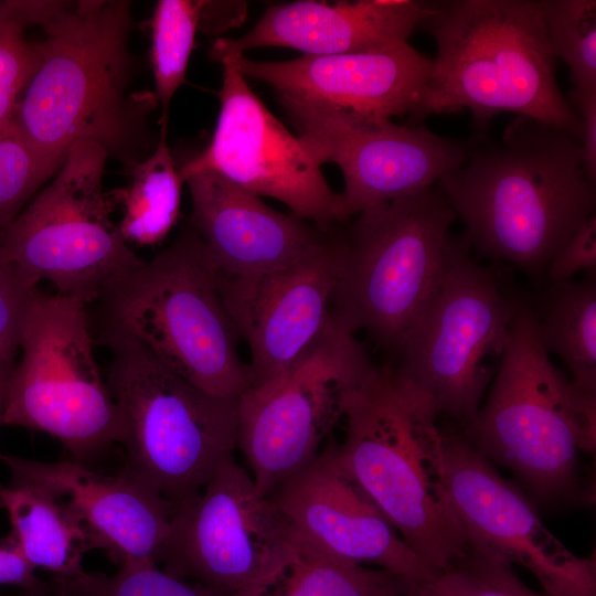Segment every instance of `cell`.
Here are the masks:
<instances>
[{"label":"cell","mask_w":596,"mask_h":596,"mask_svg":"<svg viewBox=\"0 0 596 596\" xmlns=\"http://www.w3.org/2000/svg\"><path fill=\"white\" fill-rule=\"evenodd\" d=\"M131 2L61 1L41 26V61L19 103L14 134L38 151L65 159L92 141L127 169L152 151L155 93L131 89Z\"/></svg>","instance_id":"cell-1"},{"label":"cell","mask_w":596,"mask_h":596,"mask_svg":"<svg viewBox=\"0 0 596 596\" xmlns=\"http://www.w3.org/2000/svg\"><path fill=\"white\" fill-rule=\"evenodd\" d=\"M437 184L471 248L528 273L546 268L596 204L578 141L523 116L498 140L473 137L464 162Z\"/></svg>","instance_id":"cell-2"},{"label":"cell","mask_w":596,"mask_h":596,"mask_svg":"<svg viewBox=\"0 0 596 596\" xmlns=\"http://www.w3.org/2000/svg\"><path fill=\"white\" fill-rule=\"evenodd\" d=\"M419 28L437 53L412 123L468 109L483 128L511 113L578 141L579 119L557 84L542 0L433 1Z\"/></svg>","instance_id":"cell-3"},{"label":"cell","mask_w":596,"mask_h":596,"mask_svg":"<svg viewBox=\"0 0 596 596\" xmlns=\"http://www.w3.org/2000/svg\"><path fill=\"white\" fill-rule=\"evenodd\" d=\"M432 398L392 366H375L344 414L341 462L407 546L437 572L470 551L446 477Z\"/></svg>","instance_id":"cell-4"},{"label":"cell","mask_w":596,"mask_h":596,"mask_svg":"<svg viewBox=\"0 0 596 596\" xmlns=\"http://www.w3.org/2000/svg\"><path fill=\"white\" fill-rule=\"evenodd\" d=\"M462 435L490 462L513 471L545 505L590 503L579 455L596 445V396L549 358L534 309L518 301L486 403Z\"/></svg>","instance_id":"cell-5"},{"label":"cell","mask_w":596,"mask_h":596,"mask_svg":"<svg viewBox=\"0 0 596 596\" xmlns=\"http://www.w3.org/2000/svg\"><path fill=\"white\" fill-rule=\"evenodd\" d=\"M220 269L192 230L150 260L108 280L97 299L99 331L123 334L214 396H240L248 363L220 292Z\"/></svg>","instance_id":"cell-6"},{"label":"cell","mask_w":596,"mask_h":596,"mask_svg":"<svg viewBox=\"0 0 596 596\" xmlns=\"http://www.w3.org/2000/svg\"><path fill=\"white\" fill-rule=\"evenodd\" d=\"M98 337L110 351L106 380L124 424L121 472L175 509L237 447L240 396L201 391L123 334Z\"/></svg>","instance_id":"cell-7"},{"label":"cell","mask_w":596,"mask_h":596,"mask_svg":"<svg viewBox=\"0 0 596 596\" xmlns=\"http://www.w3.org/2000/svg\"><path fill=\"white\" fill-rule=\"evenodd\" d=\"M351 223L330 316L395 354L438 292L456 220L443 192L427 188L368 209Z\"/></svg>","instance_id":"cell-8"},{"label":"cell","mask_w":596,"mask_h":596,"mask_svg":"<svg viewBox=\"0 0 596 596\" xmlns=\"http://www.w3.org/2000/svg\"><path fill=\"white\" fill-rule=\"evenodd\" d=\"M86 305L36 288L6 385L1 424L46 433L83 464L121 443L124 424L97 364Z\"/></svg>","instance_id":"cell-9"},{"label":"cell","mask_w":596,"mask_h":596,"mask_svg":"<svg viewBox=\"0 0 596 596\" xmlns=\"http://www.w3.org/2000/svg\"><path fill=\"white\" fill-rule=\"evenodd\" d=\"M470 249L465 234L449 235L445 279L400 342L392 366L462 432L475 421L499 369L518 306Z\"/></svg>","instance_id":"cell-10"},{"label":"cell","mask_w":596,"mask_h":596,"mask_svg":"<svg viewBox=\"0 0 596 596\" xmlns=\"http://www.w3.org/2000/svg\"><path fill=\"white\" fill-rule=\"evenodd\" d=\"M107 158L95 142L71 146L50 183L0 234L4 259L85 305L113 277L143 262L111 219L116 204L103 188Z\"/></svg>","instance_id":"cell-11"},{"label":"cell","mask_w":596,"mask_h":596,"mask_svg":"<svg viewBox=\"0 0 596 596\" xmlns=\"http://www.w3.org/2000/svg\"><path fill=\"white\" fill-rule=\"evenodd\" d=\"M374 368L355 334L330 316L289 368L240 395L237 447L262 493L269 496L318 456Z\"/></svg>","instance_id":"cell-12"},{"label":"cell","mask_w":596,"mask_h":596,"mask_svg":"<svg viewBox=\"0 0 596 596\" xmlns=\"http://www.w3.org/2000/svg\"><path fill=\"white\" fill-rule=\"evenodd\" d=\"M295 530L230 455L199 494L174 509L155 561L215 596H234L276 562Z\"/></svg>","instance_id":"cell-13"},{"label":"cell","mask_w":596,"mask_h":596,"mask_svg":"<svg viewBox=\"0 0 596 596\" xmlns=\"http://www.w3.org/2000/svg\"><path fill=\"white\" fill-rule=\"evenodd\" d=\"M277 102L316 162L340 168L343 222L432 188L464 162L472 142L440 136L424 126L397 125L281 95Z\"/></svg>","instance_id":"cell-14"},{"label":"cell","mask_w":596,"mask_h":596,"mask_svg":"<svg viewBox=\"0 0 596 596\" xmlns=\"http://www.w3.org/2000/svg\"><path fill=\"white\" fill-rule=\"evenodd\" d=\"M222 66L220 113L212 138L179 167L184 179L214 172L257 196H270L290 213L321 226L343 222L341 196L321 167L248 86L232 54H211Z\"/></svg>","instance_id":"cell-15"},{"label":"cell","mask_w":596,"mask_h":596,"mask_svg":"<svg viewBox=\"0 0 596 596\" xmlns=\"http://www.w3.org/2000/svg\"><path fill=\"white\" fill-rule=\"evenodd\" d=\"M444 446L449 497L470 547L524 566L549 596H596L594 556L572 553L462 433H444Z\"/></svg>","instance_id":"cell-16"},{"label":"cell","mask_w":596,"mask_h":596,"mask_svg":"<svg viewBox=\"0 0 596 596\" xmlns=\"http://www.w3.org/2000/svg\"><path fill=\"white\" fill-rule=\"evenodd\" d=\"M333 226L311 251L278 267L243 276L220 272L224 307L249 348V387L289 368L328 323L347 254L345 235Z\"/></svg>","instance_id":"cell-17"},{"label":"cell","mask_w":596,"mask_h":596,"mask_svg":"<svg viewBox=\"0 0 596 596\" xmlns=\"http://www.w3.org/2000/svg\"><path fill=\"white\" fill-rule=\"evenodd\" d=\"M269 497L296 528L339 557L415 582L438 573L407 546L349 473L338 445L330 443Z\"/></svg>","instance_id":"cell-18"},{"label":"cell","mask_w":596,"mask_h":596,"mask_svg":"<svg viewBox=\"0 0 596 596\" xmlns=\"http://www.w3.org/2000/svg\"><path fill=\"white\" fill-rule=\"evenodd\" d=\"M232 54L243 76L262 81L277 95L377 120L408 116L418 108L432 60L408 42L376 51L302 55L280 62Z\"/></svg>","instance_id":"cell-19"},{"label":"cell","mask_w":596,"mask_h":596,"mask_svg":"<svg viewBox=\"0 0 596 596\" xmlns=\"http://www.w3.org/2000/svg\"><path fill=\"white\" fill-rule=\"evenodd\" d=\"M0 460L10 482L60 497L85 530L91 550H103L117 565L155 561L174 509L141 481L121 471L99 473L74 460L45 462L2 454Z\"/></svg>","instance_id":"cell-20"},{"label":"cell","mask_w":596,"mask_h":596,"mask_svg":"<svg viewBox=\"0 0 596 596\" xmlns=\"http://www.w3.org/2000/svg\"><path fill=\"white\" fill-rule=\"evenodd\" d=\"M184 182L192 203L190 230L226 276L256 274L291 262L317 246L333 226L274 210L214 172L193 173Z\"/></svg>","instance_id":"cell-21"},{"label":"cell","mask_w":596,"mask_h":596,"mask_svg":"<svg viewBox=\"0 0 596 596\" xmlns=\"http://www.w3.org/2000/svg\"><path fill=\"white\" fill-rule=\"evenodd\" d=\"M429 2L414 0L316 1L269 4L256 24L237 39H217L210 53L244 54L278 46L304 55L382 50L408 42L425 20Z\"/></svg>","instance_id":"cell-22"},{"label":"cell","mask_w":596,"mask_h":596,"mask_svg":"<svg viewBox=\"0 0 596 596\" xmlns=\"http://www.w3.org/2000/svg\"><path fill=\"white\" fill-rule=\"evenodd\" d=\"M406 583L339 557L296 528L276 562L234 596H405Z\"/></svg>","instance_id":"cell-23"},{"label":"cell","mask_w":596,"mask_h":596,"mask_svg":"<svg viewBox=\"0 0 596 596\" xmlns=\"http://www.w3.org/2000/svg\"><path fill=\"white\" fill-rule=\"evenodd\" d=\"M0 508L8 513L14 540L25 560L54 577L84 572L88 536L63 500L32 485L0 483Z\"/></svg>","instance_id":"cell-24"},{"label":"cell","mask_w":596,"mask_h":596,"mask_svg":"<svg viewBox=\"0 0 596 596\" xmlns=\"http://www.w3.org/2000/svg\"><path fill=\"white\" fill-rule=\"evenodd\" d=\"M539 333L547 352L567 366L572 381L596 396V280L552 283L534 309Z\"/></svg>","instance_id":"cell-25"},{"label":"cell","mask_w":596,"mask_h":596,"mask_svg":"<svg viewBox=\"0 0 596 596\" xmlns=\"http://www.w3.org/2000/svg\"><path fill=\"white\" fill-rule=\"evenodd\" d=\"M127 170V185L108 191L121 210L120 235L128 245H156L179 219L183 183L166 137H159L153 151Z\"/></svg>","instance_id":"cell-26"},{"label":"cell","mask_w":596,"mask_h":596,"mask_svg":"<svg viewBox=\"0 0 596 596\" xmlns=\"http://www.w3.org/2000/svg\"><path fill=\"white\" fill-rule=\"evenodd\" d=\"M206 1L159 0L148 21L151 35L150 67L155 95L161 107L160 137L167 135L170 103L185 83L196 30Z\"/></svg>","instance_id":"cell-27"},{"label":"cell","mask_w":596,"mask_h":596,"mask_svg":"<svg viewBox=\"0 0 596 596\" xmlns=\"http://www.w3.org/2000/svg\"><path fill=\"white\" fill-rule=\"evenodd\" d=\"M50 596H215L203 586L177 578L151 560L123 563L113 575L83 572L49 581Z\"/></svg>","instance_id":"cell-28"},{"label":"cell","mask_w":596,"mask_h":596,"mask_svg":"<svg viewBox=\"0 0 596 596\" xmlns=\"http://www.w3.org/2000/svg\"><path fill=\"white\" fill-rule=\"evenodd\" d=\"M554 56L568 66L574 91L596 92V1L542 0Z\"/></svg>","instance_id":"cell-29"},{"label":"cell","mask_w":596,"mask_h":596,"mask_svg":"<svg viewBox=\"0 0 596 596\" xmlns=\"http://www.w3.org/2000/svg\"><path fill=\"white\" fill-rule=\"evenodd\" d=\"M405 596H542L514 573L512 564L471 547L468 554L434 577L406 583Z\"/></svg>","instance_id":"cell-30"},{"label":"cell","mask_w":596,"mask_h":596,"mask_svg":"<svg viewBox=\"0 0 596 596\" xmlns=\"http://www.w3.org/2000/svg\"><path fill=\"white\" fill-rule=\"evenodd\" d=\"M63 161L38 151L15 134L0 138V234Z\"/></svg>","instance_id":"cell-31"},{"label":"cell","mask_w":596,"mask_h":596,"mask_svg":"<svg viewBox=\"0 0 596 596\" xmlns=\"http://www.w3.org/2000/svg\"><path fill=\"white\" fill-rule=\"evenodd\" d=\"M25 26L0 1V138L14 135L19 103L41 61L40 44L25 38Z\"/></svg>","instance_id":"cell-32"},{"label":"cell","mask_w":596,"mask_h":596,"mask_svg":"<svg viewBox=\"0 0 596 596\" xmlns=\"http://www.w3.org/2000/svg\"><path fill=\"white\" fill-rule=\"evenodd\" d=\"M40 280L0 254V373L10 372L25 311Z\"/></svg>","instance_id":"cell-33"},{"label":"cell","mask_w":596,"mask_h":596,"mask_svg":"<svg viewBox=\"0 0 596 596\" xmlns=\"http://www.w3.org/2000/svg\"><path fill=\"white\" fill-rule=\"evenodd\" d=\"M552 283L570 280L579 270H596V216L587 219L546 266Z\"/></svg>","instance_id":"cell-34"},{"label":"cell","mask_w":596,"mask_h":596,"mask_svg":"<svg viewBox=\"0 0 596 596\" xmlns=\"http://www.w3.org/2000/svg\"><path fill=\"white\" fill-rule=\"evenodd\" d=\"M14 586L39 596H50L49 581L35 575L14 540L8 534L0 539V587Z\"/></svg>","instance_id":"cell-35"},{"label":"cell","mask_w":596,"mask_h":596,"mask_svg":"<svg viewBox=\"0 0 596 596\" xmlns=\"http://www.w3.org/2000/svg\"><path fill=\"white\" fill-rule=\"evenodd\" d=\"M570 103L579 119L578 143L584 170L596 184V92L573 91Z\"/></svg>","instance_id":"cell-36"},{"label":"cell","mask_w":596,"mask_h":596,"mask_svg":"<svg viewBox=\"0 0 596 596\" xmlns=\"http://www.w3.org/2000/svg\"><path fill=\"white\" fill-rule=\"evenodd\" d=\"M9 373L10 372L0 374V425H1V416L3 412V406H4L7 379H8Z\"/></svg>","instance_id":"cell-37"},{"label":"cell","mask_w":596,"mask_h":596,"mask_svg":"<svg viewBox=\"0 0 596 596\" xmlns=\"http://www.w3.org/2000/svg\"><path fill=\"white\" fill-rule=\"evenodd\" d=\"M17 596H39L34 593H31V592H28V590H22L20 589L18 593H17Z\"/></svg>","instance_id":"cell-38"},{"label":"cell","mask_w":596,"mask_h":596,"mask_svg":"<svg viewBox=\"0 0 596 596\" xmlns=\"http://www.w3.org/2000/svg\"><path fill=\"white\" fill-rule=\"evenodd\" d=\"M0 596H17V594L11 595V594H9V593H4V592L1 589V587H0Z\"/></svg>","instance_id":"cell-39"}]
</instances>
